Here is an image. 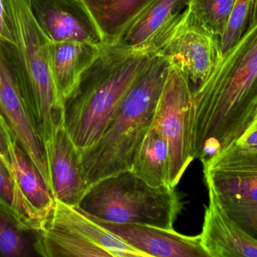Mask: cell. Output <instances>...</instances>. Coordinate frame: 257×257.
Returning a JSON list of instances; mask_svg holds the SVG:
<instances>
[{
    "mask_svg": "<svg viewBox=\"0 0 257 257\" xmlns=\"http://www.w3.org/2000/svg\"><path fill=\"white\" fill-rule=\"evenodd\" d=\"M31 105V84L19 48L0 40V116L50 189L45 149L30 119Z\"/></svg>",
    "mask_w": 257,
    "mask_h": 257,
    "instance_id": "8992f818",
    "label": "cell"
},
{
    "mask_svg": "<svg viewBox=\"0 0 257 257\" xmlns=\"http://www.w3.org/2000/svg\"><path fill=\"white\" fill-rule=\"evenodd\" d=\"M50 189L55 200L78 207L91 186L81 161V151L61 124L45 147Z\"/></svg>",
    "mask_w": 257,
    "mask_h": 257,
    "instance_id": "8fae6325",
    "label": "cell"
},
{
    "mask_svg": "<svg viewBox=\"0 0 257 257\" xmlns=\"http://www.w3.org/2000/svg\"><path fill=\"white\" fill-rule=\"evenodd\" d=\"M14 139L9 127L0 116V158L10 167V146Z\"/></svg>",
    "mask_w": 257,
    "mask_h": 257,
    "instance_id": "484cf974",
    "label": "cell"
},
{
    "mask_svg": "<svg viewBox=\"0 0 257 257\" xmlns=\"http://www.w3.org/2000/svg\"><path fill=\"white\" fill-rule=\"evenodd\" d=\"M201 243L209 257H257V240L222 208L213 190L207 187Z\"/></svg>",
    "mask_w": 257,
    "mask_h": 257,
    "instance_id": "4fadbf2b",
    "label": "cell"
},
{
    "mask_svg": "<svg viewBox=\"0 0 257 257\" xmlns=\"http://www.w3.org/2000/svg\"><path fill=\"white\" fill-rule=\"evenodd\" d=\"M154 124L167 142L169 186L175 188L194 160L193 90L188 79L172 66L157 105Z\"/></svg>",
    "mask_w": 257,
    "mask_h": 257,
    "instance_id": "52a82bcc",
    "label": "cell"
},
{
    "mask_svg": "<svg viewBox=\"0 0 257 257\" xmlns=\"http://www.w3.org/2000/svg\"><path fill=\"white\" fill-rule=\"evenodd\" d=\"M256 118L257 21L193 90V158L202 162L215 155Z\"/></svg>",
    "mask_w": 257,
    "mask_h": 257,
    "instance_id": "6da1fadb",
    "label": "cell"
},
{
    "mask_svg": "<svg viewBox=\"0 0 257 257\" xmlns=\"http://www.w3.org/2000/svg\"><path fill=\"white\" fill-rule=\"evenodd\" d=\"M88 216L148 257H209L202 247L199 235L188 236L174 229L109 223Z\"/></svg>",
    "mask_w": 257,
    "mask_h": 257,
    "instance_id": "7c38bea8",
    "label": "cell"
},
{
    "mask_svg": "<svg viewBox=\"0 0 257 257\" xmlns=\"http://www.w3.org/2000/svg\"><path fill=\"white\" fill-rule=\"evenodd\" d=\"M37 232L24 227L18 219L0 204V256H36Z\"/></svg>",
    "mask_w": 257,
    "mask_h": 257,
    "instance_id": "ffe728a7",
    "label": "cell"
},
{
    "mask_svg": "<svg viewBox=\"0 0 257 257\" xmlns=\"http://www.w3.org/2000/svg\"><path fill=\"white\" fill-rule=\"evenodd\" d=\"M202 163L206 187L217 196L257 203V149L234 142Z\"/></svg>",
    "mask_w": 257,
    "mask_h": 257,
    "instance_id": "9c48e42d",
    "label": "cell"
},
{
    "mask_svg": "<svg viewBox=\"0 0 257 257\" xmlns=\"http://www.w3.org/2000/svg\"><path fill=\"white\" fill-rule=\"evenodd\" d=\"M170 69L169 60L154 51L101 137L81 151V161L90 186L132 170L138 151L154 123Z\"/></svg>",
    "mask_w": 257,
    "mask_h": 257,
    "instance_id": "3957f363",
    "label": "cell"
},
{
    "mask_svg": "<svg viewBox=\"0 0 257 257\" xmlns=\"http://www.w3.org/2000/svg\"><path fill=\"white\" fill-rule=\"evenodd\" d=\"M215 196L225 212L257 240V203Z\"/></svg>",
    "mask_w": 257,
    "mask_h": 257,
    "instance_id": "cb8c5ba5",
    "label": "cell"
},
{
    "mask_svg": "<svg viewBox=\"0 0 257 257\" xmlns=\"http://www.w3.org/2000/svg\"><path fill=\"white\" fill-rule=\"evenodd\" d=\"M253 0H235L223 36L220 38L222 52L235 45L250 24Z\"/></svg>",
    "mask_w": 257,
    "mask_h": 257,
    "instance_id": "603a6c76",
    "label": "cell"
},
{
    "mask_svg": "<svg viewBox=\"0 0 257 257\" xmlns=\"http://www.w3.org/2000/svg\"><path fill=\"white\" fill-rule=\"evenodd\" d=\"M235 0H189L187 7L204 29L221 38Z\"/></svg>",
    "mask_w": 257,
    "mask_h": 257,
    "instance_id": "7402d4cb",
    "label": "cell"
},
{
    "mask_svg": "<svg viewBox=\"0 0 257 257\" xmlns=\"http://www.w3.org/2000/svg\"><path fill=\"white\" fill-rule=\"evenodd\" d=\"M0 204L9 210L29 230L39 232L44 228L39 217L18 190L11 167L0 158Z\"/></svg>",
    "mask_w": 257,
    "mask_h": 257,
    "instance_id": "44dd1931",
    "label": "cell"
},
{
    "mask_svg": "<svg viewBox=\"0 0 257 257\" xmlns=\"http://www.w3.org/2000/svg\"><path fill=\"white\" fill-rule=\"evenodd\" d=\"M15 21L17 45L30 78V119L45 149L63 123V101L50 64V41L33 18L27 0H9Z\"/></svg>",
    "mask_w": 257,
    "mask_h": 257,
    "instance_id": "5b68a950",
    "label": "cell"
},
{
    "mask_svg": "<svg viewBox=\"0 0 257 257\" xmlns=\"http://www.w3.org/2000/svg\"><path fill=\"white\" fill-rule=\"evenodd\" d=\"M235 143L242 147L257 149V118Z\"/></svg>",
    "mask_w": 257,
    "mask_h": 257,
    "instance_id": "4316f807",
    "label": "cell"
},
{
    "mask_svg": "<svg viewBox=\"0 0 257 257\" xmlns=\"http://www.w3.org/2000/svg\"><path fill=\"white\" fill-rule=\"evenodd\" d=\"M131 170L150 186L170 187L169 147L154 123L138 151Z\"/></svg>",
    "mask_w": 257,
    "mask_h": 257,
    "instance_id": "d6986e66",
    "label": "cell"
},
{
    "mask_svg": "<svg viewBox=\"0 0 257 257\" xmlns=\"http://www.w3.org/2000/svg\"><path fill=\"white\" fill-rule=\"evenodd\" d=\"M10 166L18 190L45 227L55 207V199L36 166L15 139L11 143Z\"/></svg>",
    "mask_w": 257,
    "mask_h": 257,
    "instance_id": "e0dca14e",
    "label": "cell"
},
{
    "mask_svg": "<svg viewBox=\"0 0 257 257\" xmlns=\"http://www.w3.org/2000/svg\"><path fill=\"white\" fill-rule=\"evenodd\" d=\"M189 0H155L130 27L120 43L153 51L159 36L187 8Z\"/></svg>",
    "mask_w": 257,
    "mask_h": 257,
    "instance_id": "ac0fdd59",
    "label": "cell"
},
{
    "mask_svg": "<svg viewBox=\"0 0 257 257\" xmlns=\"http://www.w3.org/2000/svg\"><path fill=\"white\" fill-rule=\"evenodd\" d=\"M153 51L166 57L190 84L198 85L209 75L222 52L220 38L204 29L187 6L159 36Z\"/></svg>",
    "mask_w": 257,
    "mask_h": 257,
    "instance_id": "ba28073f",
    "label": "cell"
},
{
    "mask_svg": "<svg viewBox=\"0 0 257 257\" xmlns=\"http://www.w3.org/2000/svg\"><path fill=\"white\" fill-rule=\"evenodd\" d=\"M155 0H81L105 45H116Z\"/></svg>",
    "mask_w": 257,
    "mask_h": 257,
    "instance_id": "2e32d148",
    "label": "cell"
},
{
    "mask_svg": "<svg viewBox=\"0 0 257 257\" xmlns=\"http://www.w3.org/2000/svg\"><path fill=\"white\" fill-rule=\"evenodd\" d=\"M257 21V0H253V9H252L251 18L250 24H253Z\"/></svg>",
    "mask_w": 257,
    "mask_h": 257,
    "instance_id": "83f0119b",
    "label": "cell"
},
{
    "mask_svg": "<svg viewBox=\"0 0 257 257\" xmlns=\"http://www.w3.org/2000/svg\"><path fill=\"white\" fill-rule=\"evenodd\" d=\"M27 2L36 24L50 42L104 45L96 24L81 0Z\"/></svg>",
    "mask_w": 257,
    "mask_h": 257,
    "instance_id": "30bf717a",
    "label": "cell"
},
{
    "mask_svg": "<svg viewBox=\"0 0 257 257\" xmlns=\"http://www.w3.org/2000/svg\"><path fill=\"white\" fill-rule=\"evenodd\" d=\"M154 51L105 45L63 101V125L80 151L105 131Z\"/></svg>",
    "mask_w": 257,
    "mask_h": 257,
    "instance_id": "7a4b0ae2",
    "label": "cell"
},
{
    "mask_svg": "<svg viewBox=\"0 0 257 257\" xmlns=\"http://www.w3.org/2000/svg\"><path fill=\"white\" fill-rule=\"evenodd\" d=\"M0 40L17 45L15 21L9 0H0Z\"/></svg>",
    "mask_w": 257,
    "mask_h": 257,
    "instance_id": "d4e9b609",
    "label": "cell"
},
{
    "mask_svg": "<svg viewBox=\"0 0 257 257\" xmlns=\"http://www.w3.org/2000/svg\"><path fill=\"white\" fill-rule=\"evenodd\" d=\"M102 46L84 42H49L50 64L63 101L72 93L84 71L97 58Z\"/></svg>",
    "mask_w": 257,
    "mask_h": 257,
    "instance_id": "5bb4252c",
    "label": "cell"
},
{
    "mask_svg": "<svg viewBox=\"0 0 257 257\" xmlns=\"http://www.w3.org/2000/svg\"><path fill=\"white\" fill-rule=\"evenodd\" d=\"M78 208L109 223L174 229L184 202L175 188L152 187L125 170L92 185Z\"/></svg>",
    "mask_w": 257,
    "mask_h": 257,
    "instance_id": "277c9868",
    "label": "cell"
},
{
    "mask_svg": "<svg viewBox=\"0 0 257 257\" xmlns=\"http://www.w3.org/2000/svg\"><path fill=\"white\" fill-rule=\"evenodd\" d=\"M48 221L81 234L105 250L111 257H148L102 227L78 207L69 206L56 200L54 211Z\"/></svg>",
    "mask_w": 257,
    "mask_h": 257,
    "instance_id": "9a60e30c",
    "label": "cell"
}]
</instances>
